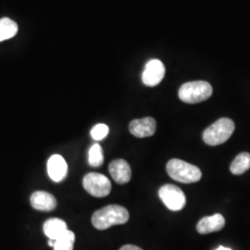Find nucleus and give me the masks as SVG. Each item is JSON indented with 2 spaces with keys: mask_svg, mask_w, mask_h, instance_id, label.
I'll use <instances>...</instances> for the list:
<instances>
[{
  "mask_svg": "<svg viewBox=\"0 0 250 250\" xmlns=\"http://www.w3.org/2000/svg\"><path fill=\"white\" fill-rule=\"evenodd\" d=\"M129 217V212L125 207L108 205L97 210L93 214L92 224L98 230H106L114 225L126 224Z\"/></svg>",
  "mask_w": 250,
  "mask_h": 250,
  "instance_id": "f257e3e1",
  "label": "nucleus"
},
{
  "mask_svg": "<svg viewBox=\"0 0 250 250\" xmlns=\"http://www.w3.org/2000/svg\"><path fill=\"white\" fill-rule=\"evenodd\" d=\"M166 169L170 178L183 184L197 183L202 177V172L198 167L179 159L170 160Z\"/></svg>",
  "mask_w": 250,
  "mask_h": 250,
  "instance_id": "f03ea898",
  "label": "nucleus"
},
{
  "mask_svg": "<svg viewBox=\"0 0 250 250\" xmlns=\"http://www.w3.org/2000/svg\"><path fill=\"white\" fill-rule=\"evenodd\" d=\"M212 86L206 81H194L184 83L179 89V99L188 104H197L209 99Z\"/></svg>",
  "mask_w": 250,
  "mask_h": 250,
  "instance_id": "7ed1b4c3",
  "label": "nucleus"
},
{
  "mask_svg": "<svg viewBox=\"0 0 250 250\" xmlns=\"http://www.w3.org/2000/svg\"><path fill=\"white\" fill-rule=\"evenodd\" d=\"M235 125L229 118H221L208 126L203 133V140L208 146H219L225 143L234 131Z\"/></svg>",
  "mask_w": 250,
  "mask_h": 250,
  "instance_id": "20e7f679",
  "label": "nucleus"
},
{
  "mask_svg": "<svg viewBox=\"0 0 250 250\" xmlns=\"http://www.w3.org/2000/svg\"><path fill=\"white\" fill-rule=\"evenodd\" d=\"M83 188L93 197H107L111 191L110 181L105 175L98 172L87 173L83 178Z\"/></svg>",
  "mask_w": 250,
  "mask_h": 250,
  "instance_id": "39448f33",
  "label": "nucleus"
},
{
  "mask_svg": "<svg viewBox=\"0 0 250 250\" xmlns=\"http://www.w3.org/2000/svg\"><path fill=\"white\" fill-rule=\"evenodd\" d=\"M161 201L170 210L179 211L187 204V197L181 188L174 185H164L159 191Z\"/></svg>",
  "mask_w": 250,
  "mask_h": 250,
  "instance_id": "423d86ee",
  "label": "nucleus"
},
{
  "mask_svg": "<svg viewBox=\"0 0 250 250\" xmlns=\"http://www.w3.org/2000/svg\"><path fill=\"white\" fill-rule=\"evenodd\" d=\"M165 75V66L160 60H150L146 64L142 81L146 86H156L161 81L163 80Z\"/></svg>",
  "mask_w": 250,
  "mask_h": 250,
  "instance_id": "0eeeda50",
  "label": "nucleus"
},
{
  "mask_svg": "<svg viewBox=\"0 0 250 250\" xmlns=\"http://www.w3.org/2000/svg\"><path fill=\"white\" fill-rule=\"evenodd\" d=\"M157 129V123L151 117H146L143 119H136L131 122L129 125V131L135 137L144 138L149 137L155 134Z\"/></svg>",
  "mask_w": 250,
  "mask_h": 250,
  "instance_id": "6e6552de",
  "label": "nucleus"
},
{
  "mask_svg": "<svg viewBox=\"0 0 250 250\" xmlns=\"http://www.w3.org/2000/svg\"><path fill=\"white\" fill-rule=\"evenodd\" d=\"M108 170L112 179L119 185H125L130 182L132 177V170L127 161L119 159L109 163Z\"/></svg>",
  "mask_w": 250,
  "mask_h": 250,
  "instance_id": "1a4fd4ad",
  "label": "nucleus"
},
{
  "mask_svg": "<svg viewBox=\"0 0 250 250\" xmlns=\"http://www.w3.org/2000/svg\"><path fill=\"white\" fill-rule=\"evenodd\" d=\"M68 165L61 155H53L47 161V173L54 182H61L66 177Z\"/></svg>",
  "mask_w": 250,
  "mask_h": 250,
  "instance_id": "9d476101",
  "label": "nucleus"
},
{
  "mask_svg": "<svg viewBox=\"0 0 250 250\" xmlns=\"http://www.w3.org/2000/svg\"><path fill=\"white\" fill-rule=\"evenodd\" d=\"M31 205L37 210L50 211L57 207V199L52 194L45 191H36L30 197Z\"/></svg>",
  "mask_w": 250,
  "mask_h": 250,
  "instance_id": "9b49d317",
  "label": "nucleus"
},
{
  "mask_svg": "<svg viewBox=\"0 0 250 250\" xmlns=\"http://www.w3.org/2000/svg\"><path fill=\"white\" fill-rule=\"evenodd\" d=\"M225 225V219L222 214L207 216L202 218L197 225V232L201 234H208L210 232L221 231Z\"/></svg>",
  "mask_w": 250,
  "mask_h": 250,
  "instance_id": "f8f14e48",
  "label": "nucleus"
},
{
  "mask_svg": "<svg viewBox=\"0 0 250 250\" xmlns=\"http://www.w3.org/2000/svg\"><path fill=\"white\" fill-rule=\"evenodd\" d=\"M43 230L45 232V235L51 239V240H56L59 238L62 233L68 230L67 224L66 223L61 220V219H49L45 222L43 226Z\"/></svg>",
  "mask_w": 250,
  "mask_h": 250,
  "instance_id": "ddd939ff",
  "label": "nucleus"
},
{
  "mask_svg": "<svg viewBox=\"0 0 250 250\" xmlns=\"http://www.w3.org/2000/svg\"><path fill=\"white\" fill-rule=\"evenodd\" d=\"M250 169V154L248 152H242L238 154L232 161L230 170L232 174L240 175Z\"/></svg>",
  "mask_w": 250,
  "mask_h": 250,
  "instance_id": "4468645a",
  "label": "nucleus"
},
{
  "mask_svg": "<svg viewBox=\"0 0 250 250\" xmlns=\"http://www.w3.org/2000/svg\"><path fill=\"white\" fill-rule=\"evenodd\" d=\"M18 33V25L9 18L0 19V42L10 39Z\"/></svg>",
  "mask_w": 250,
  "mask_h": 250,
  "instance_id": "2eb2a0df",
  "label": "nucleus"
},
{
  "mask_svg": "<svg viewBox=\"0 0 250 250\" xmlns=\"http://www.w3.org/2000/svg\"><path fill=\"white\" fill-rule=\"evenodd\" d=\"M75 242L74 232L67 230L59 238L55 240L54 250H73V246Z\"/></svg>",
  "mask_w": 250,
  "mask_h": 250,
  "instance_id": "dca6fc26",
  "label": "nucleus"
},
{
  "mask_svg": "<svg viewBox=\"0 0 250 250\" xmlns=\"http://www.w3.org/2000/svg\"><path fill=\"white\" fill-rule=\"evenodd\" d=\"M104 156L102 147L99 144H95L91 146L88 154V162L92 167H99L103 164Z\"/></svg>",
  "mask_w": 250,
  "mask_h": 250,
  "instance_id": "f3484780",
  "label": "nucleus"
},
{
  "mask_svg": "<svg viewBox=\"0 0 250 250\" xmlns=\"http://www.w3.org/2000/svg\"><path fill=\"white\" fill-rule=\"evenodd\" d=\"M109 132V129L107 125L104 124H99L97 125L92 130H91V136L94 140L96 141H100L103 140Z\"/></svg>",
  "mask_w": 250,
  "mask_h": 250,
  "instance_id": "a211bd4d",
  "label": "nucleus"
},
{
  "mask_svg": "<svg viewBox=\"0 0 250 250\" xmlns=\"http://www.w3.org/2000/svg\"><path fill=\"white\" fill-rule=\"evenodd\" d=\"M120 250H143L140 249L139 247H136L134 245H125L124 247H122Z\"/></svg>",
  "mask_w": 250,
  "mask_h": 250,
  "instance_id": "6ab92c4d",
  "label": "nucleus"
},
{
  "mask_svg": "<svg viewBox=\"0 0 250 250\" xmlns=\"http://www.w3.org/2000/svg\"><path fill=\"white\" fill-rule=\"evenodd\" d=\"M216 250H232L231 249H228V248H224V247H219Z\"/></svg>",
  "mask_w": 250,
  "mask_h": 250,
  "instance_id": "aec40b11",
  "label": "nucleus"
}]
</instances>
